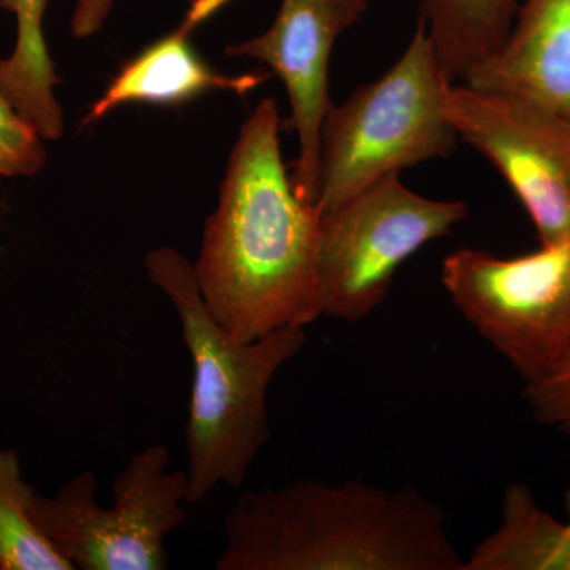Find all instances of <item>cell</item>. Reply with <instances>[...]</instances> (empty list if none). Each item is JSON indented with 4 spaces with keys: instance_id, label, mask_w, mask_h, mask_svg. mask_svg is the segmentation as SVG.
I'll list each match as a JSON object with an SVG mask.
<instances>
[{
    "instance_id": "18",
    "label": "cell",
    "mask_w": 570,
    "mask_h": 570,
    "mask_svg": "<svg viewBox=\"0 0 570 570\" xmlns=\"http://www.w3.org/2000/svg\"><path fill=\"white\" fill-rule=\"evenodd\" d=\"M115 0H75L71 17V33L75 39L85 40L102 31L105 21L110 17Z\"/></svg>"
},
{
    "instance_id": "8",
    "label": "cell",
    "mask_w": 570,
    "mask_h": 570,
    "mask_svg": "<svg viewBox=\"0 0 570 570\" xmlns=\"http://www.w3.org/2000/svg\"><path fill=\"white\" fill-rule=\"evenodd\" d=\"M445 116L523 205L540 246L570 239V122L515 97L453 85Z\"/></svg>"
},
{
    "instance_id": "2",
    "label": "cell",
    "mask_w": 570,
    "mask_h": 570,
    "mask_svg": "<svg viewBox=\"0 0 570 570\" xmlns=\"http://www.w3.org/2000/svg\"><path fill=\"white\" fill-rule=\"evenodd\" d=\"M422 491L299 480L245 491L225 517L217 570H464Z\"/></svg>"
},
{
    "instance_id": "11",
    "label": "cell",
    "mask_w": 570,
    "mask_h": 570,
    "mask_svg": "<svg viewBox=\"0 0 570 570\" xmlns=\"http://www.w3.org/2000/svg\"><path fill=\"white\" fill-rule=\"evenodd\" d=\"M236 0H193L178 28L127 61L112 77L102 97L94 102L82 126L99 122L124 105L174 107L202 94L232 91L247 94L269 78V73L230 75L212 69L195 51L193 33L213 14Z\"/></svg>"
},
{
    "instance_id": "5",
    "label": "cell",
    "mask_w": 570,
    "mask_h": 570,
    "mask_svg": "<svg viewBox=\"0 0 570 570\" xmlns=\"http://www.w3.org/2000/svg\"><path fill=\"white\" fill-rule=\"evenodd\" d=\"M91 471L55 497L32 499L31 513L56 550L80 570H165L168 535L186 520V471H171L170 452L151 445L135 453L112 482V505L96 501Z\"/></svg>"
},
{
    "instance_id": "14",
    "label": "cell",
    "mask_w": 570,
    "mask_h": 570,
    "mask_svg": "<svg viewBox=\"0 0 570 570\" xmlns=\"http://www.w3.org/2000/svg\"><path fill=\"white\" fill-rule=\"evenodd\" d=\"M521 0H415L439 62L453 82L505 40Z\"/></svg>"
},
{
    "instance_id": "9",
    "label": "cell",
    "mask_w": 570,
    "mask_h": 570,
    "mask_svg": "<svg viewBox=\"0 0 570 570\" xmlns=\"http://www.w3.org/2000/svg\"><path fill=\"white\" fill-rule=\"evenodd\" d=\"M367 0H283L268 31L228 45L232 58H250L269 67L287 91L299 156L291 175L295 193L314 206L322 124L328 111L330 61L336 40L362 21Z\"/></svg>"
},
{
    "instance_id": "10",
    "label": "cell",
    "mask_w": 570,
    "mask_h": 570,
    "mask_svg": "<svg viewBox=\"0 0 570 570\" xmlns=\"http://www.w3.org/2000/svg\"><path fill=\"white\" fill-rule=\"evenodd\" d=\"M461 82L570 122V0H521L501 47Z\"/></svg>"
},
{
    "instance_id": "6",
    "label": "cell",
    "mask_w": 570,
    "mask_h": 570,
    "mask_svg": "<svg viewBox=\"0 0 570 570\" xmlns=\"http://www.w3.org/2000/svg\"><path fill=\"white\" fill-rule=\"evenodd\" d=\"M468 216L464 202L423 197L400 176H389L321 214L322 317L365 321L387 299L401 265Z\"/></svg>"
},
{
    "instance_id": "7",
    "label": "cell",
    "mask_w": 570,
    "mask_h": 570,
    "mask_svg": "<svg viewBox=\"0 0 570 570\" xmlns=\"http://www.w3.org/2000/svg\"><path fill=\"white\" fill-rule=\"evenodd\" d=\"M441 279L521 381L542 376L570 351V239L519 257L459 249L442 262Z\"/></svg>"
},
{
    "instance_id": "12",
    "label": "cell",
    "mask_w": 570,
    "mask_h": 570,
    "mask_svg": "<svg viewBox=\"0 0 570 570\" xmlns=\"http://www.w3.org/2000/svg\"><path fill=\"white\" fill-rule=\"evenodd\" d=\"M464 570H570V528L540 508L530 487L513 483L498 530L475 547Z\"/></svg>"
},
{
    "instance_id": "13",
    "label": "cell",
    "mask_w": 570,
    "mask_h": 570,
    "mask_svg": "<svg viewBox=\"0 0 570 570\" xmlns=\"http://www.w3.org/2000/svg\"><path fill=\"white\" fill-rule=\"evenodd\" d=\"M47 7L48 0H0V9L17 18V43L0 59V91L45 140L58 141L66 126L55 94L61 80L43 33Z\"/></svg>"
},
{
    "instance_id": "17",
    "label": "cell",
    "mask_w": 570,
    "mask_h": 570,
    "mask_svg": "<svg viewBox=\"0 0 570 570\" xmlns=\"http://www.w3.org/2000/svg\"><path fill=\"white\" fill-rule=\"evenodd\" d=\"M523 397L540 425L570 438V351L546 374L524 382Z\"/></svg>"
},
{
    "instance_id": "1",
    "label": "cell",
    "mask_w": 570,
    "mask_h": 570,
    "mask_svg": "<svg viewBox=\"0 0 570 570\" xmlns=\"http://www.w3.org/2000/svg\"><path fill=\"white\" fill-rule=\"evenodd\" d=\"M279 134V111L268 97L239 130L194 265L206 306L242 341L322 317L321 214L296 195Z\"/></svg>"
},
{
    "instance_id": "16",
    "label": "cell",
    "mask_w": 570,
    "mask_h": 570,
    "mask_svg": "<svg viewBox=\"0 0 570 570\" xmlns=\"http://www.w3.org/2000/svg\"><path fill=\"white\" fill-rule=\"evenodd\" d=\"M47 140L0 91V176L33 178L48 160Z\"/></svg>"
},
{
    "instance_id": "19",
    "label": "cell",
    "mask_w": 570,
    "mask_h": 570,
    "mask_svg": "<svg viewBox=\"0 0 570 570\" xmlns=\"http://www.w3.org/2000/svg\"><path fill=\"white\" fill-rule=\"evenodd\" d=\"M566 509H568L569 512V520L566 521V524L570 528V489L566 491Z\"/></svg>"
},
{
    "instance_id": "3",
    "label": "cell",
    "mask_w": 570,
    "mask_h": 570,
    "mask_svg": "<svg viewBox=\"0 0 570 570\" xmlns=\"http://www.w3.org/2000/svg\"><path fill=\"white\" fill-rule=\"evenodd\" d=\"M149 281L174 305L193 358L186 423L187 502L200 504L219 487L242 489L272 438L273 379L299 355L306 326L287 325L253 341L228 333L206 306L194 265L170 246L145 257Z\"/></svg>"
},
{
    "instance_id": "15",
    "label": "cell",
    "mask_w": 570,
    "mask_h": 570,
    "mask_svg": "<svg viewBox=\"0 0 570 570\" xmlns=\"http://www.w3.org/2000/svg\"><path fill=\"white\" fill-rule=\"evenodd\" d=\"M36 494L17 450H0V570H75L33 521Z\"/></svg>"
},
{
    "instance_id": "4",
    "label": "cell",
    "mask_w": 570,
    "mask_h": 570,
    "mask_svg": "<svg viewBox=\"0 0 570 570\" xmlns=\"http://www.w3.org/2000/svg\"><path fill=\"white\" fill-rule=\"evenodd\" d=\"M453 85L419 20L406 51L387 71L356 88L343 104L330 105L318 149L317 213L455 151L459 134L445 116Z\"/></svg>"
}]
</instances>
